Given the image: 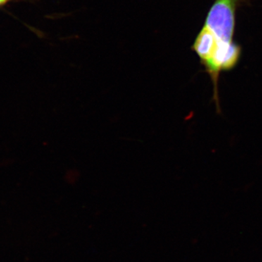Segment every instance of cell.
I'll list each match as a JSON object with an SVG mask.
<instances>
[{
	"label": "cell",
	"mask_w": 262,
	"mask_h": 262,
	"mask_svg": "<svg viewBox=\"0 0 262 262\" xmlns=\"http://www.w3.org/2000/svg\"><path fill=\"white\" fill-rule=\"evenodd\" d=\"M241 52L242 49L237 43L225 42L219 39L214 53L208 61L202 63L211 77L213 85V99L218 112L220 111L219 80L221 73L233 70L239 63Z\"/></svg>",
	"instance_id": "6da1fadb"
},
{
	"label": "cell",
	"mask_w": 262,
	"mask_h": 262,
	"mask_svg": "<svg viewBox=\"0 0 262 262\" xmlns=\"http://www.w3.org/2000/svg\"><path fill=\"white\" fill-rule=\"evenodd\" d=\"M244 0H215L207 15L205 25L220 40L234 42L236 11Z\"/></svg>",
	"instance_id": "7a4b0ae2"
},
{
	"label": "cell",
	"mask_w": 262,
	"mask_h": 262,
	"mask_svg": "<svg viewBox=\"0 0 262 262\" xmlns=\"http://www.w3.org/2000/svg\"><path fill=\"white\" fill-rule=\"evenodd\" d=\"M218 42L219 38L211 29L205 25L196 36L192 46L193 51L199 57L202 63L211 58L218 46Z\"/></svg>",
	"instance_id": "3957f363"
},
{
	"label": "cell",
	"mask_w": 262,
	"mask_h": 262,
	"mask_svg": "<svg viewBox=\"0 0 262 262\" xmlns=\"http://www.w3.org/2000/svg\"><path fill=\"white\" fill-rule=\"evenodd\" d=\"M9 0H0V5H4L5 3H8Z\"/></svg>",
	"instance_id": "277c9868"
}]
</instances>
